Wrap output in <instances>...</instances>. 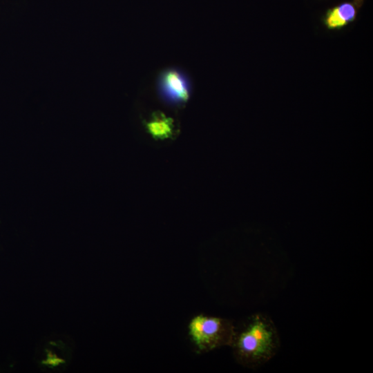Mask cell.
I'll use <instances>...</instances> for the list:
<instances>
[{
	"label": "cell",
	"instance_id": "cell-1",
	"mask_svg": "<svg viewBox=\"0 0 373 373\" xmlns=\"http://www.w3.org/2000/svg\"><path fill=\"white\" fill-rule=\"evenodd\" d=\"M233 356L240 365L257 368L270 361L280 347L278 329L267 314L256 313L236 326L231 345Z\"/></svg>",
	"mask_w": 373,
	"mask_h": 373
},
{
	"label": "cell",
	"instance_id": "cell-2",
	"mask_svg": "<svg viewBox=\"0 0 373 373\" xmlns=\"http://www.w3.org/2000/svg\"><path fill=\"white\" fill-rule=\"evenodd\" d=\"M187 327L191 342L199 353L231 346L236 329L229 319L204 314L194 316Z\"/></svg>",
	"mask_w": 373,
	"mask_h": 373
},
{
	"label": "cell",
	"instance_id": "cell-3",
	"mask_svg": "<svg viewBox=\"0 0 373 373\" xmlns=\"http://www.w3.org/2000/svg\"><path fill=\"white\" fill-rule=\"evenodd\" d=\"M159 88L166 102L173 105L185 104L190 97V87L186 77L178 70L166 69L159 79Z\"/></svg>",
	"mask_w": 373,
	"mask_h": 373
},
{
	"label": "cell",
	"instance_id": "cell-4",
	"mask_svg": "<svg viewBox=\"0 0 373 373\" xmlns=\"http://www.w3.org/2000/svg\"><path fill=\"white\" fill-rule=\"evenodd\" d=\"M362 3L363 0H354L328 9L323 19L324 25L328 30L342 29L356 19Z\"/></svg>",
	"mask_w": 373,
	"mask_h": 373
},
{
	"label": "cell",
	"instance_id": "cell-5",
	"mask_svg": "<svg viewBox=\"0 0 373 373\" xmlns=\"http://www.w3.org/2000/svg\"><path fill=\"white\" fill-rule=\"evenodd\" d=\"M146 128L153 137H166L173 133V123L171 118L157 113L146 123Z\"/></svg>",
	"mask_w": 373,
	"mask_h": 373
}]
</instances>
